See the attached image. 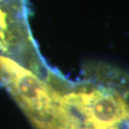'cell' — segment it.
<instances>
[{
    "label": "cell",
    "instance_id": "cell-1",
    "mask_svg": "<svg viewBox=\"0 0 129 129\" xmlns=\"http://www.w3.org/2000/svg\"><path fill=\"white\" fill-rule=\"evenodd\" d=\"M0 85L14 99L35 129H52L59 90L29 68L0 55Z\"/></svg>",
    "mask_w": 129,
    "mask_h": 129
},
{
    "label": "cell",
    "instance_id": "cell-2",
    "mask_svg": "<svg viewBox=\"0 0 129 129\" xmlns=\"http://www.w3.org/2000/svg\"><path fill=\"white\" fill-rule=\"evenodd\" d=\"M29 15L27 0H0V55L15 60L47 81L52 70L39 54Z\"/></svg>",
    "mask_w": 129,
    "mask_h": 129
}]
</instances>
